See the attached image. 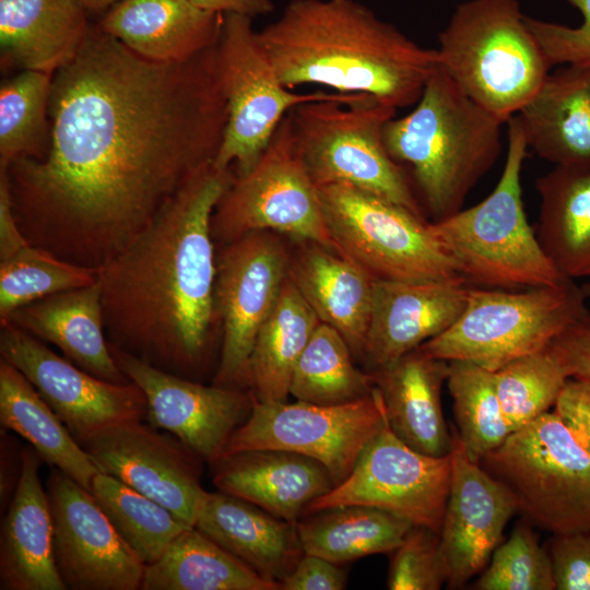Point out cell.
I'll return each mask as SVG.
<instances>
[{
    "label": "cell",
    "mask_w": 590,
    "mask_h": 590,
    "mask_svg": "<svg viewBox=\"0 0 590 590\" xmlns=\"http://www.w3.org/2000/svg\"><path fill=\"white\" fill-rule=\"evenodd\" d=\"M48 113L44 156L3 169L14 215L32 245L98 270L214 162L227 121L216 44L154 62L91 27L52 74Z\"/></svg>",
    "instance_id": "1"
},
{
    "label": "cell",
    "mask_w": 590,
    "mask_h": 590,
    "mask_svg": "<svg viewBox=\"0 0 590 590\" xmlns=\"http://www.w3.org/2000/svg\"><path fill=\"white\" fill-rule=\"evenodd\" d=\"M235 176L214 163L203 167L97 270L110 346L198 381L216 328L222 334L212 215Z\"/></svg>",
    "instance_id": "2"
},
{
    "label": "cell",
    "mask_w": 590,
    "mask_h": 590,
    "mask_svg": "<svg viewBox=\"0 0 590 590\" xmlns=\"http://www.w3.org/2000/svg\"><path fill=\"white\" fill-rule=\"evenodd\" d=\"M258 39L287 88L367 94L396 109L418 101L437 67L436 49L357 0H291Z\"/></svg>",
    "instance_id": "3"
},
{
    "label": "cell",
    "mask_w": 590,
    "mask_h": 590,
    "mask_svg": "<svg viewBox=\"0 0 590 590\" xmlns=\"http://www.w3.org/2000/svg\"><path fill=\"white\" fill-rule=\"evenodd\" d=\"M503 125L437 64L413 110L385 125L384 142L397 163L411 166L433 222H438L460 211L494 166Z\"/></svg>",
    "instance_id": "4"
},
{
    "label": "cell",
    "mask_w": 590,
    "mask_h": 590,
    "mask_svg": "<svg viewBox=\"0 0 590 590\" xmlns=\"http://www.w3.org/2000/svg\"><path fill=\"white\" fill-rule=\"evenodd\" d=\"M507 126V156L493 191L477 204L429 223V229L470 285H557L568 278L544 252L524 212L520 177L528 144L516 115Z\"/></svg>",
    "instance_id": "5"
},
{
    "label": "cell",
    "mask_w": 590,
    "mask_h": 590,
    "mask_svg": "<svg viewBox=\"0 0 590 590\" xmlns=\"http://www.w3.org/2000/svg\"><path fill=\"white\" fill-rule=\"evenodd\" d=\"M437 64L473 102L506 123L553 67L517 0H468L438 34Z\"/></svg>",
    "instance_id": "6"
},
{
    "label": "cell",
    "mask_w": 590,
    "mask_h": 590,
    "mask_svg": "<svg viewBox=\"0 0 590 590\" xmlns=\"http://www.w3.org/2000/svg\"><path fill=\"white\" fill-rule=\"evenodd\" d=\"M396 114L370 95L347 93L290 111L299 154L317 186L346 184L423 217L403 168L385 146L384 127Z\"/></svg>",
    "instance_id": "7"
},
{
    "label": "cell",
    "mask_w": 590,
    "mask_h": 590,
    "mask_svg": "<svg viewBox=\"0 0 590 590\" xmlns=\"http://www.w3.org/2000/svg\"><path fill=\"white\" fill-rule=\"evenodd\" d=\"M586 299L571 279L522 290L470 285L456 322L418 349L434 358L465 361L494 373L547 347L588 310Z\"/></svg>",
    "instance_id": "8"
},
{
    "label": "cell",
    "mask_w": 590,
    "mask_h": 590,
    "mask_svg": "<svg viewBox=\"0 0 590 590\" xmlns=\"http://www.w3.org/2000/svg\"><path fill=\"white\" fill-rule=\"evenodd\" d=\"M480 464L531 523L553 535L590 530V453L554 411L512 432Z\"/></svg>",
    "instance_id": "9"
},
{
    "label": "cell",
    "mask_w": 590,
    "mask_h": 590,
    "mask_svg": "<svg viewBox=\"0 0 590 590\" xmlns=\"http://www.w3.org/2000/svg\"><path fill=\"white\" fill-rule=\"evenodd\" d=\"M317 187L334 250L374 279L461 276L424 217L346 184Z\"/></svg>",
    "instance_id": "10"
},
{
    "label": "cell",
    "mask_w": 590,
    "mask_h": 590,
    "mask_svg": "<svg viewBox=\"0 0 590 590\" xmlns=\"http://www.w3.org/2000/svg\"><path fill=\"white\" fill-rule=\"evenodd\" d=\"M211 228L214 241L224 245L253 232H280L334 250L290 113L252 169L235 176L214 209Z\"/></svg>",
    "instance_id": "11"
},
{
    "label": "cell",
    "mask_w": 590,
    "mask_h": 590,
    "mask_svg": "<svg viewBox=\"0 0 590 590\" xmlns=\"http://www.w3.org/2000/svg\"><path fill=\"white\" fill-rule=\"evenodd\" d=\"M216 67L227 121L213 163L220 168L234 165L236 176L252 169L291 110L338 93H296L284 86L258 39L252 19L239 14H224Z\"/></svg>",
    "instance_id": "12"
},
{
    "label": "cell",
    "mask_w": 590,
    "mask_h": 590,
    "mask_svg": "<svg viewBox=\"0 0 590 590\" xmlns=\"http://www.w3.org/2000/svg\"><path fill=\"white\" fill-rule=\"evenodd\" d=\"M386 418L379 390L342 404L253 400L247 420L232 434L224 455L274 449L323 464L335 485L354 468Z\"/></svg>",
    "instance_id": "13"
},
{
    "label": "cell",
    "mask_w": 590,
    "mask_h": 590,
    "mask_svg": "<svg viewBox=\"0 0 590 590\" xmlns=\"http://www.w3.org/2000/svg\"><path fill=\"white\" fill-rule=\"evenodd\" d=\"M451 472V453L434 457L414 450L392 432L386 416L349 475L312 500L304 516L347 505L370 506L439 533Z\"/></svg>",
    "instance_id": "14"
},
{
    "label": "cell",
    "mask_w": 590,
    "mask_h": 590,
    "mask_svg": "<svg viewBox=\"0 0 590 590\" xmlns=\"http://www.w3.org/2000/svg\"><path fill=\"white\" fill-rule=\"evenodd\" d=\"M288 263L285 247L268 232L244 235L219 252L215 304L222 338L214 385L249 387L255 340L276 305Z\"/></svg>",
    "instance_id": "15"
},
{
    "label": "cell",
    "mask_w": 590,
    "mask_h": 590,
    "mask_svg": "<svg viewBox=\"0 0 590 590\" xmlns=\"http://www.w3.org/2000/svg\"><path fill=\"white\" fill-rule=\"evenodd\" d=\"M0 326L1 358L26 377L79 444L108 427L145 420L146 398L135 384L98 378L13 323Z\"/></svg>",
    "instance_id": "16"
},
{
    "label": "cell",
    "mask_w": 590,
    "mask_h": 590,
    "mask_svg": "<svg viewBox=\"0 0 590 590\" xmlns=\"http://www.w3.org/2000/svg\"><path fill=\"white\" fill-rule=\"evenodd\" d=\"M46 492L52 553L67 590H139L145 565L116 531L90 489L50 468Z\"/></svg>",
    "instance_id": "17"
},
{
    "label": "cell",
    "mask_w": 590,
    "mask_h": 590,
    "mask_svg": "<svg viewBox=\"0 0 590 590\" xmlns=\"http://www.w3.org/2000/svg\"><path fill=\"white\" fill-rule=\"evenodd\" d=\"M80 445L98 471L160 503L193 527L205 461L177 437L144 421H131L103 429Z\"/></svg>",
    "instance_id": "18"
},
{
    "label": "cell",
    "mask_w": 590,
    "mask_h": 590,
    "mask_svg": "<svg viewBox=\"0 0 590 590\" xmlns=\"http://www.w3.org/2000/svg\"><path fill=\"white\" fill-rule=\"evenodd\" d=\"M109 347L122 373L143 391L150 425L174 435L210 464L223 456L232 434L251 412V393L205 386Z\"/></svg>",
    "instance_id": "19"
},
{
    "label": "cell",
    "mask_w": 590,
    "mask_h": 590,
    "mask_svg": "<svg viewBox=\"0 0 590 590\" xmlns=\"http://www.w3.org/2000/svg\"><path fill=\"white\" fill-rule=\"evenodd\" d=\"M451 434V484L439 546L446 585L459 589L486 567L518 506L504 483L467 456L456 429Z\"/></svg>",
    "instance_id": "20"
},
{
    "label": "cell",
    "mask_w": 590,
    "mask_h": 590,
    "mask_svg": "<svg viewBox=\"0 0 590 590\" xmlns=\"http://www.w3.org/2000/svg\"><path fill=\"white\" fill-rule=\"evenodd\" d=\"M469 287L462 276L376 280L364 356L382 368L439 335L462 314Z\"/></svg>",
    "instance_id": "21"
},
{
    "label": "cell",
    "mask_w": 590,
    "mask_h": 590,
    "mask_svg": "<svg viewBox=\"0 0 590 590\" xmlns=\"http://www.w3.org/2000/svg\"><path fill=\"white\" fill-rule=\"evenodd\" d=\"M211 465L212 483L219 491L294 523L312 500L335 486L323 464L284 450L239 451L224 455Z\"/></svg>",
    "instance_id": "22"
},
{
    "label": "cell",
    "mask_w": 590,
    "mask_h": 590,
    "mask_svg": "<svg viewBox=\"0 0 590 590\" xmlns=\"http://www.w3.org/2000/svg\"><path fill=\"white\" fill-rule=\"evenodd\" d=\"M42 462L37 451L25 445L20 484L1 520V590H67L54 560L52 517L40 480Z\"/></svg>",
    "instance_id": "23"
},
{
    "label": "cell",
    "mask_w": 590,
    "mask_h": 590,
    "mask_svg": "<svg viewBox=\"0 0 590 590\" xmlns=\"http://www.w3.org/2000/svg\"><path fill=\"white\" fill-rule=\"evenodd\" d=\"M193 527L260 576L278 583L304 554L296 523L219 489H203Z\"/></svg>",
    "instance_id": "24"
},
{
    "label": "cell",
    "mask_w": 590,
    "mask_h": 590,
    "mask_svg": "<svg viewBox=\"0 0 590 590\" xmlns=\"http://www.w3.org/2000/svg\"><path fill=\"white\" fill-rule=\"evenodd\" d=\"M224 14L190 0H121L96 25L154 62L186 61L216 44Z\"/></svg>",
    "instance_id": "25"
},
{
    "label": "cell",
    "mask_w": 590,
    "mask_h": 590,
    "mask_svg": "<svg viewBox=\"0 0 590 590\" xmlns=\"http://www.w3.org/2000/svg\"><path fill=\"white\" fill-rule=\"evenodd\" d=\"M3 321L55 345L64 357L98 378L116 384L132 382L111 355L98 281L33 302Z\"/></svg>",
    "instance_id": "26"
},
{
    "label": "cell",
    "mask_w": 590,
    "mask_h": 590,
    "mask_svg": "<svg viewBox=\"0 0 590 590\" xmlns=\"http://www.w3.org/2000/svg\"><path fill=\"white\" fill-rule=\"evenodd\" d=\"M448 371L449 362L416 349L371 373L390 428L403 442L424 455L451 453L452 434L440 399Z\"/></svg>",
    "instance_id": "27"
},
{
    "label": "cell",
    "mask_w": 590,
    "mask_h": 590,
    "mask_svg": "<svg viewBox=\"0 0 590 590\" xmlns=\"http://www.w3.org/2000/svg\"><path fill=\"white\" fill-rule=\"evenodd\" d=\"M287 275L320 322L339 331L353 354L364 355L376 279L339 252L309 241L290 260Z\"/></svg>",
    "instance_id": "28"
},
{
    "label": "cell",
    "mask_w": 590,
    "mask_h": 590,
    "mask_svg": "<svg viewBox=\"0 0 590 590\" xmlns=\"http://www.w3.org/2000/svg\"><path fill=\"white\" fill-rule=\"evenodd\" d=\"M516 116L540 157L555 166L590 162V67L550 72Z\"/></svg>",
    "instance_id": "29"
},
{
    "label": "cell",
    "mask_w": 590,
    "mask_h": 590,
    "mask_svg": "<svg viewBox=\"0 0 590 590\" xmlns=\"http://www.w3.org/2000/svg\"><path fill=\"white\" fill-rule=\"evenodd\" d=\"M87 11L82 0H0L1 59L52 75L83 44Z\"/></svg>",
    "instance_id": "30"
},
{
    "label": "cell",
    "mask_w": 590,
    "mask_h": 590,
    "mask_svg": "<svg viewBox=\"0 0 590 590\" xmlns=\"http://www.w3.org/2000/svg\"><path fill=\"white\" fill-rule=\"evenodd\" d=\"M535 187L544 252L565 278H590V162L556 165Z\"/></svg>",
    "instance_id": "31"
},
{
    "label": "cell",
    "mask_w": 590,
    "mask_h": 590,
    "mask_svg": "<svg viewBox=\"0 0 590 590\" xmlns=\"http://www.w3.org/2000/svg\"><path fill=\"white\" fill-rule=\"evenodd\" d=\"M1 427L24 438L50 468L87 489L99 472L64 423L14 366L0 359Z\"/></svg>",
    "instance_id": "32"
},
{
    "label": "cell",
    "mask_w": 590,
    "mask_h": 590,
    "mask_svg": "<svg viewBox=\"0 0 590 590\" xmlns=\"http://www.w3.org/2000/svg\"><path fill=\"white\" fill-rule=\"evenodd\" d=\"M194 527L180 532L145 566L141 590H279Z\"/></svg>",
    "instance_id": "33"
},
{
    "label": "cell",
    "mask_w": 590,
    "mask_h": 590,
    "mask_svg": "<svg viewBox=\"0 0 590 590\" xmlns=\"http://www.w3.org/2000/svg\"><path fill=\"white\" fill-rule=\"evenodd\" d=\"M319 322L287 275L250 355L249 388L256 401L286 400L294 367Z\"/></svg>",
    "instance_id": "34"
},
{
    "label": "cell",
    "mask_w": 590,
    "mask_h": 590,
    "mask_svg": "<svg viewBox=\"0 0 590 590\" xmlns=\"http://www.w3.org/2000/svg\"><path fill=\"white\" fill-rule=\"evenodd\" d=\"M414 527L408 520L370 506L347 505L303 516L296 530L304 553L343 564L391 553Z\"/></svg>",
    "instance_id": "35"
},
{
    "label": "cell",
    "mask_w": 590,
    "mask_h": 590,
    "mask_svg": "<svg viewBox=\"0 0 590 590\" xmlns=\"http://www.w3.org/2000/svg\"><path fill=\"white\" fill-rule=\"evenodd\" d=\"M352 354L339 331L319 322L294 367L290 394L298 401L332 405L371 393L373 375L356 368Z\"/></svg>",
    "instance_id": "36"
},
{
    "label": "cell",
    "mask_w": 590,
    "mask_h": 590,
    "mask_svg": "<svg viewBox=\"0 0 590 590\" xmlns=\"http://www.w3.org/2000/svg\"><path fill=\"white\" fill-rule=\"evenodd\" d=\"M90 491L116 531L145 566L160 558L180 532L192 527L168 508L107 473L97 472Z\"/></svg>",
    "instance_id": "37"
},
{
    "label": "cell",
    "mask_w": 590,
    "mask_h": 590,
    "mask_svg": "<svg viewBox=\"0 0 590 590\" xmlns=\"http://www.w3.org/2000/svg\"><path fill=\"white\" fill-rule=\"evenodd\" d=\"M446 382L452 398L458 438L467 456L480 463L511 434L494 373L470 362L451 361Z\"/></svg>",
    "instance_id": "38"
},
{
    "label": "cell",
    "mask_w": 590,
    "mask_h": 590,
    "mask_svg": "<svg viewBox=\"0 0 590 590\" xmlns=\"http://www.w3.org/2000/svg\"><path fill=\"white\" fill-rule=\"evenodd\" d=\"M494 377L511 433L554 408L567 380L571 378L550 345L507 363L494 371Z\"/></svg>",
    "instance_id": "39"
},
{
    "label": "cell",
    "mask_w": 590,
    "mask_h": 590,
    "mask_svg": "<svg viewBox=\"0 0 590 590\" xmlns=\"http://www.w3.org/2000/svg\"><path fill=\"white\" fill-rule=\"evenodd\" d=\"M52 75L23 70L0 88V170L20 158L44 155Z\"/></svg>",
    "instance_id": "40"
},
{
    "label": "cell",
    "mask_w": 590,
    "mask_h": 590,
    "mask_svg": "<svg viewBox=\"0 0 590 590\" xmlns=\"http://www.w3.org/2000/svg\"><path fill=\"white\" fill-rule=\"evenodd\" d=\"M97 279V270L63 260L31 244L0 261V321L25 305L87 286Z\"/></svg>",
    "instance_id": "41"
},
{
    "label": "cell",
    "mask_w": 590,
    "mask_h": 590,
    "mask_svg": "<svg viewBox=\"0 0 590 590\" xmlns=\"http://www.w3.org/2000/svg\"><path fill=\"white\" fill-rule=\"evenodd\" d=\"M524 518L494 551L473 583L476 590H555L553 565Z\"/></svg>",
    "instance_id": "42"
},
{
    "label": "cell",
    "mask_w": 590,
    "mask_h": 590,
    "mask_svg": "<svg viewBox=\"0 0 590 590\" xmlns=\"http://www.w3.org/2000/svg\"><path fill=\"white\" fill-rule=\"evenodd\" d=\"M446 583L439 533L412 527L391 552L387 588L390 590H438Z\"/></svg>",
    "instance_id": "43"
},
{
    "label": "cell",
    "mask_w": 590,
    "mask_h": 590,
    "mask_svg": "<svg viewBox=\"0 0 590 590\" xmlns=\"http://www.w3.org/2000/svg\"><path fill=\"white\" fill-rule=\"evenodd\" d=\"M577 8L583 20L577 27L546 22L524 15L531 32L542 46L552 66L590 67V0H566Z\"/></svg>",
    "instance_id": "44"
},
{
    "label": "cell",
    "mask_w": 590,
    "mask_h": 590,
    "mask_svg": "<svg viewBox=\"0 0 590 590\" xmlns=\"http://www.w3.org/2000/svg\"><path fill=\"white\" fill-rule=\"evenodd\" d=\"M547 552L555 590H590V530L553 535Z\"/></svg>",
    "instance_id": "45"
},
{
    "label": "cell",
    "mask_w": 590,
    "mask_h": 590,
    "mask_svg": "<svg viewBox=\"0 0 590 590\" xmlns=\"http://www.w3.org/2000/svg\"><path fill=\"white\" fill-rule=\"evenodd\" d=\"M321 556L304 553L293 569L279 582L282 590H341L346 573Z\"/></svg>",
    "instance_id": "46"
},
{
    "label": "cell",
    "mask_w": 590,
    "mask_h": 590,
    "mask_svg": "<svg viewBox=\"0 0 590 590\" xmlns=\"http://www.w3.org/2000/svg\"><path fill=\"white\" fill-rule=\"evenodd\" d=\"M553 411L590 453V381L569 378Z\"/></svg>",
    "instance_id": "47"
},
{
    "label": "cell",
    "mask_w": 590,
    "mask_h": 590,
    "mask_svg": "<svg viewBox=\"0 0 590 590\" xmlns=\"http://www.w3.org/2000/svg\"><path fill=\"white\" fill-rule=\"evenodd\" d=\"M571 378L590 381V311L566 328L550 344Z\"/></svg>",
    "instance_id": "48"
},
{
    "label": "cell",
    "mask_w": 590,
    "mask_h": 590,
    "mask_svg": "<svg viewBox=\"0 0 590 590\" xmlns=\"http://www.w3.org/2000/svg\"><path fill=\"white\" fill-rule=\"evenodd\" d=\"M16 435V434H15ZM13 432L0 429V510L1 516L11 504L20 484L23 448Z\"/></svg>",
    "instance_id": "49"
},
{
    "label": "cell",
    "mask_w": 590,
    "mask_h": 590,
    "mask_svg": "<svg viewBox=\"0 0 590 590\" xmlns=\"http://www.w3.org/2000/svg\"><path fill=\"white\" fill-rule=\"evenodd\" d=\"M31 245L14 215L5 170H0V261Z\"/></svg>",
    "instance_id": "50"
},
{
    "label": "cell",
    "mask_w": 590,
    "mask_h": 590,
    "mask_svg": "<svg viewBox=\"0 0 590 590\" xmlns=\"http://www.w3.org/2000/svg\"><path fill=\"white\" fill-rule=\"evenodd\" d=\"M197 7L221 14H239L248 17L270 14L272 0H190Z\"/></svg>",
    "instance_id": "51"
},
{
    "label": "cell",
    "mask_w": 590,
    "mask_h": 590,
    "mask_svg": "<svg viewBox=\"0 0 590 590\" xmlns=\"http://www.w3.org/2000/svg\"><path fill=\"white\" fill-rule=\"evenodd\" d=\"M90 11H97L108 7H113L121 0H82Z\"/></svg>",
    "instance_id": "52"
},
{
    "label": "cell",
    "mask_w": 590,
    "mask_h": 590,
    "mask_svg": "<svg viewBox=\"0 0 590 590\" xmlns=\"http://www.w3.org/2000/svg\"><path fill=\"white\" fill-rule=\"evenodd\" d=\"M581 290L587 298L590 297V281L581 286Z\"/></svg>",
    "instance_id": "53"
}]
</instances>
